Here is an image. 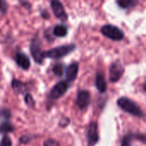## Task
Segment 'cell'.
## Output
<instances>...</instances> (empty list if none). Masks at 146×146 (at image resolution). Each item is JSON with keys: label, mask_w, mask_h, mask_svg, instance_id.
Segmentation results:
<instances>
[{"label": "cell", "mask_w": 146, "mask_h": 146, "mask_svg": "<svg viewBox=\"0 0 146 146\" xmlns=\"http://www.w3.org/2000/svg\"><path fill=\"white\" fill-rule=\"evenodd\" d=\"M117 105L123 111H125L132 115H134L137 117H143L145 115V114L141 110L140 107L135 102L129 99L128 98H126V97L120 98L117 100Z\"/></svg>", "instance_id": "cell-1"}, {"label": "cell", "mask_w": 146, "mask_h": 146, "mask_svg": "<svg viewBox=\"0 0 146 146\" xmlns=\"http://www.w3.org/2000/svg\"><path fill=\"white\" fill-rule=\"evenodd\" d=\"M76 48V45L74 44H65L62 46H58L53 49H50L49 50L43 51L42 56L43 58H53V59H59L62 58L72 51H74Z\"/></svg>", "instance_id": "cell-2"}, {"label": "cell", "mask_w": 146, "mask_h": 146, "mask_svg": "<svg viewBox=\"0 0 146 146\" xmlns=\"http://www.w3.org/2000/svg\"><path fill=\"white\" fill-rule=\"evenodd\" d=\"M101 32L105 37L115 41H121L124 38L125 36L123 31L120 27L111 24L103 26L101 28Z\"/></svg>", "instance_id": "cell-3"}, {"label": "cell", "mask_w": 146, "mask_h": 146, "mask_svg": "<svg viewBox=\"0 0 146 146\" xmlns=\"http://www.w3.org/2000/svg\"><path fill=\"white\" fill-rule=\"evenodd\" d=\"M124 67L121 64V62L119 61H115L114 62L110 68V80L111 82H117L118 80H120L124 74Z\"/></svg>", "instance_id": "cell-4"}, {"label": "cell", "mask_w": 146, "mask_h": 146, "mask_svg": "<svg viewBox=\"0 0 146 146\" xmlns=\"http://www.w3.org/2000/svg\"><path fill=\"white\" fill-rule=\"evenodd\" d=\"M30 51H31L33 57L36 61V62L38 63L43 62L44 58L42 56L43 51L41 50V41L38 38V37H35L33 38L31 44H30Z\"/></svg>", "instance_id": "cell-5"}, {"label": "cell", "mask_w": 146, "mask_h": 146, "mask_svg": "<svg viewBox=\"0 0 146 146\" xmlns=\"http://www.w3.org/2000/svg\"><path fill=\"white\" fill-rule=\"evenodd\" d=\"M99 140L98 135V124L95 121L90 123L87 130V142L88 146H95Z\"/></svg>", "instance_id": "cell-6"}, {"label": "cell", "mask_w": 146, "mask_h": 146, "mask_svg": "<svg viewBox=\"0 0 146 146\" xmlns=\"http://www.w3.org/2000/svg\"><path fill=\"white\" fill-rule=\"evenodd\" d=\"M68 89V84L66 81L58 82L50 91V98L52 99H57L63 96Z\"/></svg>", "instance_id": "cell-7"}, {"label": "cell", "mask_w": 146, "mask_h": 146, "mask_svg": "<svg viewBox=\"0 0 146 146\" xmlns=\"http://www.w3.org/2000/svg\"><path fill=\"white\" fill-rule=\"evenodd\" d=\"M91 103V94L88 91L83 90L78 93L76 104L80 110H86Z\"/></svg>", "instance_id": "cell-8"}, {"label": "cell", "mask_w": 146, "mask_h": 146, "mask_svg": "<svg viewBox=\"0 0 146 146\" xmlns=\"http://www.w3.org/2000/svg\"><path fill=\"white\" fill-rule=\"evenodd\" d=\"M51 9L53 10L55 15L61 21H64L68 19V15L64 9V7L62 4V3H60L59 1H55V0L52 1L51 2Z\"/></svg>", "instance_id": "cell-9"}, {"label": "cell", "mask_w": 146, "mask_h": 146, "mask_svg": "<svg viewBox=\"0 0 146 146\" xmlns=\"http://www.w3.org/2000/svg\"><path fill=\"white\" fill-rule=\"evenodd\" d=\"M79 71V64L77 62L71 63L66 69V79L68 82L74 81L77 78Z\"/></svg>", "instance_id": "cell-10"}, {"label": "cell", "mask_w": 146, "mask_h": 146, "mask_svg": "<svg viewBox=\"0 0 146 146\" xmlns=\"http://www.w3.org/2000/svg\"><path fill=\"white\" fill-rule=\"evenodd\" d=\"M15 62L18 64V66H20L25 70H27L31 65L28 56H27L24 53H17L15 55Z\"/></svg>", "instance_id": "cell-11"}, {"label": "cell", "mask_w": 146, "mask_h": 146, "mask_svg": "<svg viewBox=\"0 0 146 146\" xmlns=\"http://www.w3.org/2000/svg\"><path fill=\"white\" fill-rule=\"evenodd\" d=\"M96 86H97V89L98 90L99 92H105L107 91V82H106V80H105V77L103 73H98L97 74V76H96Z\"/></svg>", "instance_id": "cell-12"}, {"label": "cell", "mask_w": 146, "mask_h": 146, "mask_svg": "<svg viewBox=\"0 0 146 146\" xmlns=\"http://www.w3.org/2000/svg\"><path fill=\"white\" fill-rule=\"evenodd\" d=\"M53 33L56 37H65L68 34V27L64 25H56L53 29Z\"/></svg>", "instance_id": "cell-13"}, {"label": "cell", "mask_w": 146, "mask_h": 146, "mask_svg": "<svg viewBox=\"0 0 146 146\" xmlns=\"http://www.w3.org/2000/svg\"><path fill=\"white\" fill-rule=\"evenodd\" d=\"M11 86H12L13 90L15 91L16 92H19V93L20 92L22 93L26 90V88H25L26 87V85L24 83H22L21 81L18 80H13Z\"/></svg>", "instance_id": "cell-14"}, {"label": "cell", "mask_w": 146, "mask_h": 146, "mask_svg": "<svg viewBox=\"0 0 146 146\" xmlns=\"http://www.w3.org/2000/svg\"><path fill=\"white\" fill-rule=\"evenodd\" d=\"M116 3L121 8V9H129L133 7L135 4L138 3L137 1H133V0H120L117 1Z\"/></svg>", "instance_id": "cell-15"}, {"label": "cell", "mask_w": 146, "mask_h": 146, "mask_svg": "<svg viewBox=\"0 0 146 146\" xmlns=\"http://www.w3.org/2000/svg\"><path fill=\"white\" fill-rule=\"evenodd\" d=\"M14 131V126L9 122H3L0 125V133H9Z\"/></svg>", "instance_id": "cell-16"}, {"label": "cell", "mask_w": 146, "mask_h": 146, "mask_svg": "<svg viewBox=\"0 0 146 146\" xmlns=\"http://www.w3.org/2000/svg\"><path fill=\"white\" fill-rule=\"evenodd\" d=\"M137 137V135L135 134H128V135H126L124 137V139H122V142H121V146H130L131 145V142L133 139H135Z\"/></svg>", "instance_id": "cell-17"}, {"label": "cell", "mask_w": 146, "mask_h": 146, "mask_svg": "<svg viewBox=\"0 0 146 146\" xmlns=\"http://www.w3.org/2000/svg\"><path fill=\"white\" fill-rule=\"evenodd\" d=\"M63 71H64V66L62 63H57L53 68V72L57 76H62L63 74Z\"/></svg>", "instance_id": "cell-18"}, {"label": "cell", "mask_w": 146, "mask_h": 146, "mask_svg": "<svg viewBox=\"0 0 146 146\" xmlns=\"http://www.w3.org/2000/svg\"><path fill=\"white\" fill-rule=\"evenodd\" d=\"M24 99H25V102H26V104H27V106H29L31 108H33L34 106V100H33V97L31 96V94H29V93L28 94H26Z\"/></svg>", "instance_id": "cell-19"}, {"label": "cell", "mask_w": 146, "mask_h": 146, "mask_svg": "<svg viewBox=\"0 0 146 146\" xmlns=\"http://www.w3.org/2000/svg\"><path fill=\"white\" fill-rule=\"evenodd\" d=\"M0 146H12V140L9 137L4 136L0 142Z\"/></svg>", "instance_id": "cell-20"}, {"label": "cell", "mask_w": 146, "mask_h": 146, "mask_svg": "<svg viewBox=\"0 0 146 146\" xmlns=\"http://www.w3.org/2000/svg\"><path fill=\"white\" fill-rule=\"evenodd\" d=\"M44 146H60L58 142L54 140V139H46L44 142Z\"/></svg>", "instance_id": "cell-21"}, {"label": "cell", "mask_w": 146, "mask_h": 146, "mask_svg": "<svg viewBox=\"0 0 146 146\" xmlns=\"http://www.w3.org/2000/svg\"><path fill=\"white\" fill-rule=\"evenodd\" d=\"M69 124V119L68 118H66V117H64V118H62L61 121H60V122H59V126L60 127H65L67 125H68Z\"/></svg>", "instance_id": "cell-22"}, {"label": "cell", "mask_w": 146, "mask_h": 146, "mask_svg": "<svg viewBox=\"0 0 146 146\" xmlns=\"http://www.w3.org/2000/svg\"><path fill=\"white\" fill-rule=\"evenodd\" d=\"M31 139H32V138H29L27 136H23V137H21V139H20V142L22 144H27Z\"/></svg>", "instance_id": "cell-23"}, {"label": "cell", "mask_w": 146, "mask_h": 146, "mask_svg": "<svg viewBox=\"0 0 146 146\" xmlns=\"http://www.w3.org/2000/svg\"><path fill=\"white\" fill-rule=\"evenodd\" d=\"M7 8V4L5 2L0 1V10H5Z\"/></svg>", "instance_id": "cell-24"}, {"label": "cell", "mask_w": 146, "mask_h": 146, "mask_svg": "<svg viewBox=\"0 0 146 146\" xmlns=\"http://www.w3.org/2000/svg\"><path fill=\"white\" fill-rule=\"evenodd\" d=\"M143 88H144V90L146 92V82L144 84V85H143Z\"/></svg>", "instance_id": "cell-25"}]
</instances>
